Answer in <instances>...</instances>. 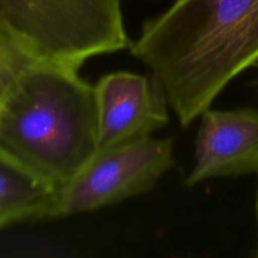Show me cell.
I'll list each match as a JSON object with an SVG mask.
<instances>
[{
	"instance_id": "obj_1",
	"label": "cell",
	"mask_w": 258,
	"mask_h": 258,
	"mask_svg": "<svg viewBox=\"0 0 258 258\" xmlns=\"http://www.w3.org/2000/svg\"><path fill=\"white\" fill-rule=\"evenodd\" d=\"M130 50L186 127L258 60V0H176L144 23Z\"/></svg>"
},
{
	"instance_id": "obj_2",
	"label": "cell",
	"mask_w": 258,
	"mask_h": 258,
	"mask_svg": "<svg viewBox=\"0 0 258 258\" xmlns=\"http://www.w3.org/2000/svg\"><path fill=\"white\" fill-rule=\"evenodd\" d=\"M0 149L62 188L98 151L93 86L78 68L30 64L0 101Z\"/></svg>"
},
{
	"instance_id": "obj_3",
	"label": "cell",
	"mask_w": 258,
	"mask_h": 258,
	"mask_svg": "<svg viewBox=\"0 0 258 258\" xmlns=\"http://www.w3.org/2000/svg\"><path fill=\"white\" fill-rule=\"evenodd\" d=\"M0 18L35 63L80 68L88 58L131 44L121 0H0Z\"/></svg>"
},
{
	"instance_id": "obj_4",
	"label": "cell",
	"mask_w": 258,
	"mask_h": 258,
	"mask_svg": "<svg viewBox=\"0 0 258 258\" xmlns=\"http://www.w3.org/2000/svg\"><path fill=\"white\" fill-rule=\"evenodd\" d=\"M173 165L170 139L148 136L98 150L58 189L52 219L92 212L146 193Z\"/></svg>"
},
{
	"instance_id": "obj_5",
	"label": "cell",
	"mask_w": 258,
	"mask_h": 258,
	"mask_svg": "<svg viewBox=\"0 0 258 258\" xmlns=\"http://www.w3.org/2000/svg\"><path fill=\"white\" fill-rule=\"evenodd\" d=\"M98 150L148 138L169 122L165 90L153 75L113 72L95 86Z\"/></svg>"
},
{
	"instance_id": "obj_6",
	"label": "cell",
	"mask_w": 258,
	"mask_h": 258,
	"mask_svg": "<svg viewBox=\"0 0 258 258\" xmlns=\"http://www.w3.org/2000/svg\"><path fill=\"white\" fill-rule=\"evenodd\" d=\"M196 140V165L186 179L191 186L211 178L258 173V111L208 110Z\"/></svg>"
},
{
	"instance_id": "obj_7",
	"label": "cell",
	"mask_w": 258,
	"mask_h": 258,
	"mask_svg": "<svg viewBox=\"0 0 258 258\" xmlns=\"http://www.w3.org/2000/svg\"><path fill=\"white\" fill-rule=\"evenodd\" d=\"M58 189L0 149V229L15 223L52 219Z\"/></svg>"
},
{
	"instance_id": "obj_8",
	"label": "cell",
	"mask_w": 258,
	"mask_h": 258,
	"mask_svg": "<svg viewBox=\"0 0 258 258\" xmlns=\"http://www.w3.org/2000/svg\"><path fill=\"white\" fill-rule=\"evenodd\" d=\"M18 48L0 18V101L4 98L23 71L33 64Z\"/></svg>"
},
{
	"instance_id": "obj_9",
	"label": "cell",
	"mask_w": 258,
	"mask_h": 258,
	"mask_svg": "<svg viewBox=\"0 0 258 258\" xmlns=\"http://www.w3.org/2000/svg\"><path fill=\"white\" fill-rule=\"evenodd\" d=\"M257 216H258V194H257Z\"/></svg>"
}]
</instances>
